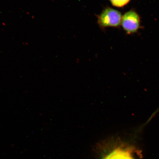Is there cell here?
<instances>
[{
    "instance_id": "6da1fadb",
    "label": "cell",
    "mask_w": 159,
    "mask_h": 159,
    "mask_svg": "<svg viewBox=\"0 0 159 159\" xmlns=\"http://www.w3.org/2000/svg\"><path fill=\"white\" fill-rule=\"evenodd\" d=\"M97 23L101 29L118 28L121 25L122 16L120 11L110 7H107L97 16Z\"/></svg>"
},
{
    "instance_id": "7a4b0ae2",
    "label": "cell",
    "mask_w": 159,
    "mask_h": 159,
    "mask_svg": "<svg viewBox=\"0 0 159 159\" xmlns=\"http://www.w3.org/2000/svg\"><path fill=\"white\" fill-rule=\"evenodd\" d=\"M140 20L136 12L130 10L122 16L121 25L127 34L137 32L140 28Z\"/></svg>"
},
{
    "instance_id": "3957f363",
    "label": "cell",
    "mask_w": 159,
    "mask_h": 159,
    "mask_svg": "<svg viewBox=\"0 0 159 159\" xmlns=\"http://www.w3.org/2000/svg\"><path fill=\"white\" fill-rule=\"evenodd\" d=\"M130 149L119 148L115 149L104 159H134Z\"/></svg>"
},
{
    "instance_id": "277c9868",
    "label": "cell",
    "mask_w": 159,
    "mask_h": 159,
    "mask_svg": "<svg viewBox=\"0 0 159 159\" xmlns=\"http://www.w3.org/2000/svg\"><path fill=\"white\" fill-rule=\"evenodd\" d=\"M131 0H109L113 6L117 7H122L128 4Z\"/></svg>"
}]
</instances>
